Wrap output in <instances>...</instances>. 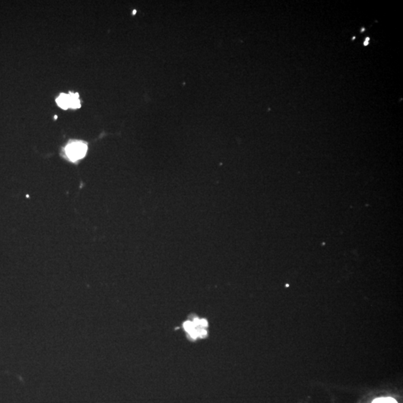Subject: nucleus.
Wrapping results in <instances>:
<instances>
[{
  "label": "nucleus",
  "instance_id": "nucleus-6",
  "mask_svg": "<svg viewBox=\"0 0 403 403\" xmlns=\"http://www.w3.org/2000/svg\"><path fill=\"white\" fill-rule=\"evenodd\" d=\"M188 334H190V337H191L192 339H193V340H196V339H197L199 337V332H198V331H197V329H196V328H195V329H193V330H191V331H190V332L188 333Z\"/></svg>",
  "mask_w": 403,
  "mask_h": 403
},
{
  "label": "nucleus",
  "instance_id": "nucleus-1",
  "mask_svg": "<svg viewBox=\"0 0 403 403\" xmlns=\"http://www.w3.org/2000/svg\"><path fill=\"white\" fill-rule=\"evenodd\" d=\"M88 147L87 145L82 142H73L68 144L65 149L66 154L71 161H76L84 157Z\"/></svg>",
  "mask_w": 403,
  "mask_h": 403
},
{
  "label": "nucleus",
  "instance_id": "nucleus-5",
  "mask_svg": "<svg viewBox=\"0 0 403 403\" xmlns=\"http://www.w3.org/2000/svg\"><path fill=\"white\" fill-rule=\"evenodd\" d=\"M183 325H184V330L187 331V333H189L191 330H193V329H195L194 325H193V323H192V321L185 322V323H184Z\"/></svg>",
  "mask_w": 403,
  "mask_h": 403
},
{
  "label": "nucleus",
  "instance_id": "nucleus-2",
  "mask_svg": "<svg viewBox=\"0 0 403 403\" xmlns=\"http://www.w3.org/2000/svg\"><path fill=\"white\" fill-rule=\"evenodd\" d=\"M56 102H57L58 106H60L61 108H64V109H67L69 108V94L67 95V94L64 93H61V95L58 97V98L56 99Z\"/></svg>",
  "mask_w": 403,
  "mask_h": 403
},
{
  "label": "nucleus",
  "instance_id": "nucleus-4",
  "mask_svg": "<svg viewBox=\"0 0 403 403\" xmlns=\"http://www.w3.org/2000/svg\"><path fill=\"white\" fill-rule=\"evenodd\" d=\"M372 403H397V402L394 399L391 397H385V398L376 399Z\"/></svg>",
  "mask_w": 403,
  "mask_h": 403
},
{
  "label": "nucleus",
  "instance_id": "nucleus-8",
  "mask_svg": "<svg viewBox=\"0 0 403 403\" xmlns=\"http://www.w3.org/2000/svg\"><path fill=\"white\" fill-rule=\"evenodd\" d=\"M368 43H369V38H367L366 40H365V42H364L365 46H367V45L368 44Z\"/></svg>",
  "mask_w": 403,
  "mask_h": 403
},
{
  "label": "nucleus",
  "instance_id": "nucleus-3",
  "mask_svg": "<svg viewBox=\"0 0 403 403\" xmlns=\"http://www.w3.org/2000/svg\"><path fill=\"white\" fill-rule=\"evenodd\" d=\"M81 107L78 93H69V108H78Z\"/></svg>",
  "mask_w": 403,
  "mask_h": 403
},
{
  "label": "nucleus",
  "instance_id": "nucleus-7",
  "mask_svg": "<svg viewBox=\"0 0 403 403\" xmlns=\"http://www.w3.org/2000/svg\"><path fill=\"white\" fill-rule=\"evenodd\" d=\"M199 326L202 328V329H205L208 326V322H207L206 320L205 319H202L199 320Z\"/></svg>",
  "mask_w": 403,
  "mask_h": 403
}]
</instances>
